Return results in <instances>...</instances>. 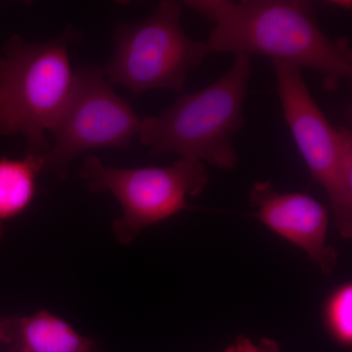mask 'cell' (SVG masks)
Instances as JSON below:
<instances>
[{
	"label": "cell",
	"instance_id": "6da1fadb",
	"mask_svg": "<svg viewBox=\"0 0 352 352\" xmlns=\"http://www.w3.org/2000/svg\"><path fill=\"white\" fill-rule=\"evenodd\" d=\"M185 6L214 23L210 52L263 55L271 61L316 72L328 91L352 76L349 38L333 39L318 25L314 4L303 0H187Z\"/></svg>",
	"mask_w": 352,
	"mask_h": 352
},
{
	"label": "cell",
	"instance_id": "7a4b0ae2",
	"mask_svg": "<svg viewBox=\"0 0 352 352\" xmlns=\"http://www.w3.org/2000/svg\"><path fill=\"white\" fill-rule=\"evenodd\" d=\"M251 57L234 55L231 69L198 91L182 95L163 112L141 120L138 138L152 155L175 153L232 170L239 163L234 138L245 124Z\"/></svg>",
	"mask_w": 352,
	"mask_h": 352
},
{
	"label": "cell",
	"instance_id": "3957f363",
	"mask_svg": "<svg viewBox=\"0 0 352 352\" xmlns=\"http://www.w3.org/2000/svg\"><path fill=\"white\" fill-rule=\"evenodd\" d=\"M74 32L44 43L9 39L0 54V133H21L32 154L43 155L52 131L73 94L68 44Z\"/></svg>",
	"mask_w": 352,
	"mask_h": 352
},
{
	"label": "cell",
	"instance_id": "277c9868",
	"mask_svg": "<svg viewBox=\"0 0 352 352\" xmlns=\"http://www.w3.org/2000/svg\"><path fill=\"white\" fill-rule=\"evenodd\" d=\"M182 18V4L164 0L146 19L118 25L115 53L102 69L109 82L126 87L133 96L156 89L184 91L189 72L210 50L206 41L185 32Z\"/></svg>",
	"mask_w": 352,
	"mask_h": 352
},
{
	"label": "cell",
	"instance_id": "5b68a950",
	"mask_svg": "<svg viewBox=\"0 0 352 352\" xmlns=\"http://www.w3.org/2000/svg\"><path fill=\"white\" fill-rule=\"evenodd\" d=\"M80 177L95 193L112 194L122 208L115 220L116 239L129 245L147 227L188 208L187 199L203 193L208 173L201 162L180 157L170 166L119 168L106 166L98 157L85 159Z\"/></svg>",
	"mask_w": 352,
	"mask_h": 352
},
{
	"label": "cell",
	"instance_id": "8992f818",
	"mask_svg": "<svg viewBox=\"0 0 352 352\" xmlns=\"http://www.w3.org/2000/svg\"><path fill=\"white\" fill-rule=\"evenodd\" d=\"M75 74L73 94L52 129L55 145L43 155V170L60 177L82 153L129 147L140 129V118L113 91L102 69L85 67Z\"/></svg>",
	"mask_w": 352,
	"mask_h": 352
},
{
	"label": "cell",
	"instance_id": "52a82bcc",
	"mask_svg": "<svg viewBox=\"0 0 352 352\" xmlns=\"http://www.w3.org/2000/svg\"><path fill=\"white\" fill-rule=\"evenodd\" d=\"M272 63L284 119L312 179L325 190L333 208L338 199L339 129L332 126L317 105L302 69L289 62Z\"/></svg>",
	"mask_w": 352,
	"mask_h": 352
},
{
	"label": "cell",
	"instance_id": "ba28073f",
	"mask_svg": "<svg viewBox=\"0 0 352 352\" xmlns=\"http://www.w3.org/2000/svg\"><path fill=\"white\" fill-rule=\"evenodd\" d=\"M254 217L307 254L324 275L337 266L339 254L327 244L329 210L305 193H281L271 180L256 182L249 193Z\"/></svg>",
	"mask_w": 352,
	"mask_h": 352
},
{
	"label": "cell",
	"instance_id": "9c48e42d",
	"mask_svg": "<svg viewBox=\"0 0 352 352\" xmlns=\"http://www.w3.org/2000/svg\"><path fill=\"white\" fill-rule=\"evenodd\" d=\"M10 352H103L94 340L47 311L7 317Z\"/></svg>",
	"mask_w": 352,
	"mask_h": 352
},
{
	"label": "cell",
	"instance_id": "30bf717a",
	"mask_svg": "<svg viewBox=\"0 0 352 352\" xmlns=\"http://www.w3.org/2000/svg\"><path fill=\"white\" fill-rule=\"evenodd\" d=\"M43 155L30 153L22 160L0 159V239L4 221L23 214L34 201L36 177L44 170Z\"/></svg>",
	"mask_w": 352,
	"mask_h": 352
},
{
	"label": "cell",
	"instance_id": "8fae6325",
	"mask_svg": "<svg viewBox=\"0 0 352 352\" xmlns=\"http://www.w3.org/2000/svg\"><path fill=\"white\" fill-rule=\"evenodd\" d=\"M338 199L332 208L338 232L344 239L352 238V133L347 127L339 129Z\"/></svg>",
	"mask_w": 352,
	"mask_h": 352
},
{
	"label": "cell",
	"instance_id": "7c38bea8",
	"mask_svg": "<svg viewBox=\"0 0 352 352\" xmlns=\"http://www.w3.org/2000/svg\"><path fill=\"white\" fill-rule=\"evenodd\" d=\"M326 324L331 335L339 344H352V286L346 283L333 292L325 310Z\"/></svg>",
	"mask_w": 352,
	"mask_h": 352
},
{
	"label": "cell",
	"instance_id": "4fadbf2b",
	"mask_svg": "<svg viewBox=\"0 0 352 352\" xmlns=\"http://www.w3.org/2000/svg\"><path fill=\"white\" fill-rule=\"evenodd\" d=\"M224 352H280L275 340L261 339L254 342L249 338L239 337Z\"/></svg>",
	"mask_w": 352,
	"mask_h": 352
},
{
	"label": "cell",
	"instance_id": "5bb4252c",
	"mask_svg": "<svg viewBox=\"0 0 352 352\" xmlns=\"http://www.w3.org/2000/svg\"><path fill=\"white\" fill-rule=\"evenodd\" d=\"M8 339V326H7V317H0V342L6 344Z\"/></svg>",
	"mask_w": 352,
	"mask_h": 352
},
{
	"label": "cell",
	"instance_id": "9a60e30c",
	"mask_svg": "<svg viewBox=\"0 0 352 352\" xmlns=\"http://www.w3.org/2000/svg\"><path fill=\"white\" fill-rule=\"evenodd\" d=\"M329 3L332 4L333 6L340 7V8H344V9H351V1H347V0H339V1H336V0H333V1H330Z\"/></svg>",
	"mask_w": 352,
	"mask_h": 352
},
{
	"label": "cell",
	"instance_id": "2e32d148",
	"mask_svg": "<svg viewBox=\"0 0 352 352\" xmlns=\"http://www.w3.org/2000/svg\"><path fill=\"white\" fill-rule=\"evenodd\" d=\"M8 352H10V351H8Z\"/></svg>",
	"mask_w": 352,
	"mask_h": 352
}]
</instances>
